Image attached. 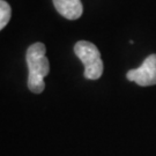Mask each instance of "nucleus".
I'll use <instances>...</instances> for the list:
<instances>
[{
	"label": "nucleus",
	"instance_id": "obj_1",
	"mask_svg": "<svg viewBox=\"0 0 156 156\" xmlns=\"http://www.w3.org/2000/svg\"><path fill=\"white\" fill-rule=\"evenodd\" d=\"M46 48L43 43H35L27 50L28 88L34 94H41L45 89L44 78L50 72V62L45 57Z\"/></svg>",
	"mask_w": 156,
	"mask_h": 156
},
{
	"label": "nucleus",
	"instance_id": "obj_2",
	"mask_svg": "<svg viewBox=\"0 0 156 156\" xmlns=\"http://www.w3.org/2000/svg\"><path fill=\"white\" fill-rule=\"evenodd\" d=\"M74 53L84 65V78L97 80L103 74V62L96 45L88 41H80L74 45Z\"/></svg>",
	"mask_w": 156,
	"mask_h": 156
},
{
	"label": "nucleus",
	"instance_id": "obj_3",
	"mask_svg": "<svg viewBox=\"0 0 156 156\" xmlns=\"http://www.w3.org/2000/svg\"><path fill=\"white\" fill-rule=\"evenodd\" d=\"M126 78L141 87L156 84V55L147 57L142 65L138 68L129 69L126 74Z\"/></svg>",
	"mask_w": 156,
	"mask_h": 156
},
{
	"label": "nucleus",
	"instance_id": "obj_4",
	"mask_svg": "<svg viewBox=\"0 0 156 156\" xmlns=\"http://www.w3.org/2000/svg\"><path fill=\"white\" fill-rule=\"evenodd\" d=\"M57 12L67 20H78L83 13L81 0H53Z\"/></svg>",
	"mask_w": 156,
	"mask_h": 156
},
{
	"label": "nucleus",
	"instance_id": "obj_5",
	"mask_svg": "<svg viewBox=\"0 0 156 156\" xmlns=\"http://www.w3.org/2000/svg\"><path fill=\"white\" fill-rule=\"evenodd\" d=\"M12 16L11 6L6 2L5 0H0V30L5 28L8 24Z\"/></svg>",
	"mask_w": 156,
	"mask_h": 156
}]
</instances>
